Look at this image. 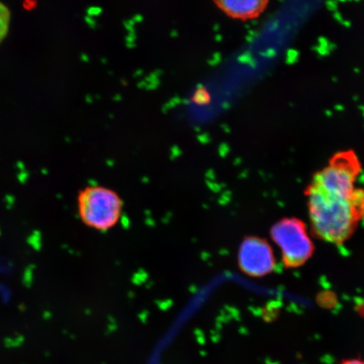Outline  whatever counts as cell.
<instances>
[{
  "mask_svg": "<svg viewBox=\"0 0 364 364\" xmlns=\"http://www.w3.org/2000/svg\"><path fill=\"white\" fill-rule=\"evenodd\" d=\"M339 364H364V359L361 358H345Z\"/></svg>",
  "mask_w": 364,
  "mask_h": 364,
  "instance_id": "9c48e42d",
  "label": "cell"
},
{
  "mask_svg": "<svg viewBox=\"0 0 364 364\" xmlns=\"http://www.w3.org/2000/svg\"><path fill=\"white\" fill-rule=\"evenodd\" d=\"M343 26H345L346 27H350L351 26V23H350L349 21H344L343 22Z\"/></svg>",
  "mask_w": 364,
  "mask_h": 364,
  "instance_id": "d6986e66",
  "label": "cell"
},
{
  "mask_svg": "<svg viewBox=\"0 0 364 364\" xmlns=\"http://www.w3.org/2000/svg\"><path fill=\"white\" fill-rule=\"evenodd\" d=\"M276 55V50L273 48L267 49L266 52L261 53V56L266 58H273Z\"/></svg>",
  "mask_w": 364,
  "mask_h": 364,
  "instance_id": "8fae6325",
  "label": "cell"
},
{
  "mask_svg": "<svg viewBox=\"0 0 364 364\" xmlns=\"http://www.w3.org/2000/svg\"><path fill=\"white\" fill-rule=\"evenodd\" d=\"M326 116H327V117H331V116L332 115V113H331V112H330V111H326Z\"/></svg>",
  "mask_w": 364,
  "mask_h": 364,
  "instance_id": "7402d4cb",
  "label": "cell"
},
{
  "mask_svg": "<svg viewBox=\"0 0 364 364\" xmlns=\"http://www.w3.org/2000/svg\"><path fill=\"white\" fill-rule=\"evenodd\" d=\"M253 38L252 36H248L247 38V42L249 43H252L253 42Z\"/></svg>",
  "mask_w": 364,
  "mask_h": 364,
  "instance_id": "ffe728a7",
  "label": "cell"
},
{
  "mask_svg": "<svg viewBox=\"0 0 364 364\" xmlns=\"http://www.w3.org/2000/svg\"><path fill=\"white\" fill-rule=\"evenodd\" d=\"M316 49V51L318 54H321V56H326V55H328L330 51L328 49L326 48H323L321 47V46H318V47H317Z\"/></svg>",
  "mask_w": 364,
  "mask_h": 364,
  "instance_id": "7c38bea8",
  "label": "cell"
},
{
  "mask_svg": "<svg viewBox=\"0 0 364 364\" xmlns=\"http://www.w3.org/2000/svg\"><path fill=\"white\" fill-rule=\"evenodd\" d=\"M357 159L351 156H338L331 166L314 176L313 186L323 193L335 197L350 198L354 190L353 183L358 175Z\"/></svg>",
  "mask_w": 364,
  "mask_h": 364,
  "instance_id": "277c9868",
  "label": "cell"
},
{
  "mask_svg": "<svg viewBox=\"0 0 364 364\" xmlns=\"http://www.w3.org/2000/svg\"><path fill=\"white\" fill-rule=\"evenodd\" d=\"M299 52L296 51V50H289V51L287 52V63H289V65H292V63L297 60Z\"/></svg>",
  "mask_w": 364,
  "mask_h": 364,
  "instance_id": "ba28073f",
  "label": "cell"
},
{
  "mask_svg": "<svg viewBox=\"0 0 364 364\" xmlns=\"http://www.w3.org/2000/svg\"><path fill=\"white\" fill-rule=\"evenodd\" d=\"M277 27H279V22L274 21L272 23L271 27L269 28L270 31H274L277 29Z\"/></svg>",
  "mask_w": 364,
  "mask_h": 364,
  "instance_id": "9a60e30c",
  "label": "cell"
},
{
  "mask_svg": "<svg viewBox=\"0 0 364 364\" xmlns=\"http://www.w3.org/2000/svg\"><path fill=\"white\" fill-rule=\"evenodd\" d=\"M11 12L2 3H0V43L6 38L10 26Z\"/></svg>",
  "mask_w": 364,
  "mask_h": 364,
  "instance_id": "52a82bcc",
  "label": "cell"
},
{
  "mask_svg": "<svg viewBox=\"0 0 364 364\" xmlns=\"http://www.w3.org/2000/svg\"><path fill=\"white\" fill-rule=\"evenodd\" d=\"M313 233L327 243L341 245L357 230L364 217V191L354 189L352 198L335 197L311 185L307 192Z\"/></svg>",
  "mask_w": 364,
  "mask_h": 364,
  "instance_id": "6da1fadb",
  "label": "cell"
},
{
  "mask_svg": "<svg viewBox=\"0 0 364 364\" xmlns=\"http://www.w3.org/2000/svg\"><path fill=\"white\" fill-rule=\"evenodd\" d=\"M326 6L331 11H335L338 9V3L334 1L327 2Z\"/></svg>",
  "mask_w": 364,
  "mask_h": 364,
  "instance_id": "4fadbf2b",
  "label": "cell"
},
{
  "mask_svg": "<svg viewBox=\"0 0 364 364\" xmlns=\"http://www.w3.org/2000/svg\"><path fill=\"white\" fill-rule=\"evenodd\" d=\"M318 43H320V46H321V47L328 49L330 43L328 42V40H327L326 38H318Z\"/></svg>",
  "mask_w": 364,
  "mask_h": 364,
  "instance_id": "5bb4252c",
  "label": "cell"
},
{
  "mask_svg": "<svg viewBox=\"0 0 364 364\" xmlns=\"http://www.w3.org/2000/svg\"><path fill=\"white\" fill-rule=\"evenodd\" d=\"M250 36H252V38H253V36H257V33H255V31H250Z\"/></svg>",
  "mask_w": 364,
  "mask_h": 364,
  "instance_id": "44dd1931",
  "label": "cell"
},
{
  "mask_svg": "<svg viewBox=\"0 0 364 364\" xmlns=\"http://www.w3.org/2000/svg\"><path fill=\"white\" fill-rule=\"evenodd\" d=\"M334 17H335V19L336 21H338L339 22H343V17H341V14L340 13H335L334 14Z\"/></svg>",
  "mask_w": 364,
  "mask_h": 364,
  "instance_id": "2e32d148",
  "label": "cell"
},
{
  "mask_svg": "<svg viewBox=\"0 0 364 364\" xmlns=\"http://www.w3.org/2000/svg\"><path fill=\"white\" fill-rule=\"evenodd\" d=\"M218 6L229 15L235 17H249L256 15L261 11L266 2L261 0H227V1L217 2Z\"/></svg>",
  "mask_w": 364,
  "mask_h": 364,
  "instance_id": "8992f818",
  "label": "cell"
},
{
  "mask_svg": "<svg viewBox=\"0 0 364 364\" xmlns=\"http://www.w3.org/2000/svg\"><path fill=\"white\" fill-rule=\"evenodd\" d=\"M249 65H250V67H252V68H257V61H256V60H255V59H253V58H252V61H250V62L249 63Z\"/></svg>",
  "mask_w": 364,
  "mask_h": 364,
  "instance_id": "e0dca14e",
  "label": "cell"
},
{
  "mask_svg": "<svg viewBox=\"0 0 364 364\" xmlns=\"http://www.w3.org/2000/svg\"><path fill=\"white\" fill-rule=\"evenodd\" d=\"M122 206L119 196L104 186H89L80 192L78 198L82 222L99 231L111 230L119 222Z\"/></svg>",
  "mask_w": 364,
  "mask_h": 364,
  "instance_id": "7a4b0ae2",
  "label": "cell"
},
{
  "mask_svg": "<svg viewBox=\"0 0 364 364\" xmlns=\"http://www.w3.org/2000/svg\"><path fill=\"white\" fill-rule=\"evenodd\" d=\"M271 237L280 248L287 268L303 266L315 252L306 225L299 218H285L277 222L272 227Z\"/></svg>",
  "mask_w": 364,
  "mask_h": 364,
  "instance_id": "3957f363",
  "label": "cell"
},
{
  "mask_svg": "<svg viewBox=\"0 0 364 364\" xmlns=\"http://www.w3.org/2000/svg\"><path fill=\"white\" fill-rule=\"evenodd\" d=\"M363 114H364V112H363Z\"/></svg>",
  "mask_w": 364,
  "mask_h": 364,
  "instance_id": "603a6c76",
  "label": "cell"
},
{
  "mask_svg": "<svg viewBox=\"0 0 364 364\" xmlns=\"http://www.w3.org/2000/svg\"><path fill=\"white\" fill-rule=\"evenodd\" d=\"M238 59L240 63H249L252 61V57L250 55V53H247L242 54V55L240 56Z\"/></svg>",
  "mask_w": 364,
  "mask_h": 364,
  "instance_id": "30bf717a",
  "label": "cell"
},
{
  "mask_svg": "<svg viewBox=\"0 0 364 364\" xmlns=\"http://www.w3.org/2000/svg\"><path fill=\"white\" fill-rule=\"evenodd\" d=\"M238 264L245 274L262 277L274 270L276 259L267 240L257 236H250L245 238L240 245Z\"/></svg>",
  "mask_w": 364,
  "mask_h": 364,
  "instance_id": "5b68a950",
  "label": "cell"
},
{
  "mask_svg": "<svg viewBox=\"0 0 364 364\" xmlns=\"http://www.w3.org/2000/svg\"><path fill=\"white\" fill-rule=\"evenodd\" d=\"M336 110L343 111L344 110V107L343 106H341V105H338V106H336Z\"/></svg>",
  "mask_w": 364,
  "mask_h": 364,
  "instance_id": "ac0fdd59",
  "label": "cell"
}]
</instances>
